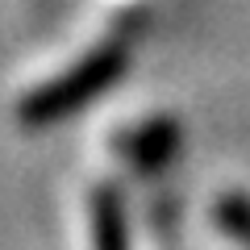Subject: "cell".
Here are the masks:
<instances>
[{
  "mask_svg": "<svg viewBox=\"0 0 250 250\" xmlns=\"http://www.w3.org/2000/svg\"><path fill=\"white\" fill-rule=\"evenodd\" d=\"M117 71H121V50L92 54L80 71L62 75V80H54L50 88H42L38 96H29V104L21 108V117H25V121H50V117L71 113V108H80L96 88H104Z\"/></svg>",
  "mask_w": 250,
  "mask_h": 250,
  "instance_id": "obj_1",
  "label": "cell"
},
{
  "mask_svg": "<svg viewBox=\"0 0 250 250\" xmlns=\"http://www.w3.org/2000/svg\"><path fill=\"white\" fill-rule=\"evenodd\" d=\"M217 213H221V221L229 225V229L238 233L242 242H250V200H242V196H225Z\"/></svg>",
  "mask_w": 250,
  "mask_h": 250,
  "instance_id": "obj_3",
  "label": "cell"
},
{
  "mask_svg": "<svg viewBox=\"0 0 250 250\" xmlns=\"http://www.w3.org/2000/svg\"><path fill=\"white\" fill-rule=\"evenodd\" d=\"M171 146H175L171 125H150V129H142V134L134 138L129 154H138L142 163H150V159H163V154H171Z\"/></svg>",
  "mask_w": 250,
  "mask_h": 250,
  "instance_id": "obj_2",
  "label": "cell"
}]
</instances>
